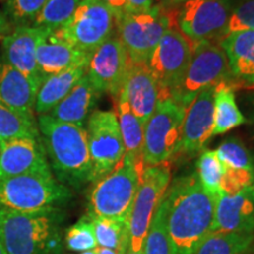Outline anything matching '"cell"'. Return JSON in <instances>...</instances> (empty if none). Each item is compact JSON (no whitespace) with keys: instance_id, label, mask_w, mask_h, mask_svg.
I'll return each mask as SVG.
<instances>
[{"instance_id":"46","label":"cell","mask_w":254,"mask_h":254,"mask_svg":"<svg viewBox=\"0 0 254 254\" xmlns=\"http://www.w3.org/2000/svg\"><path fill=\"white\" fill-rule=\"evenodd\" d=\"M126 254H144V250L142 251H140V252H138V253H134V252H132L131 250H129V247H128V250H127V252H126Z\"/></svg>"},{"instance_id":"25","label":"cell","mask_w":254,"mask_h":254,"mask_svg":"<svg viewBox=\"0 0 254 254\" xmlns=\"http://www.w3.org/2000/svg\"><path fill=\"white\" fill-rule=\"evenodd\" d=\"M117 117L122 132L126 155L142 168H146L144 161V129L145 126L132 112L125 95L120 93L117 98Z\"/></svg>"},{"instance_id":"18","label":"cell","mask_w":254,"mask_h":254,"mask_svg":"<svg viewBox=\"0 0 254 254\" xmlns=\"http://www.w3.org/2000/svg\"><path fill=\"white\" fill-rule=\"evenodd\" d=\"M160 88L147 64L129 65L120 93L125 95L132 112L144 126L154 112Z\"/></svg>"},{"instance_id":"31","label":"cell","mask_w":254,"mask_h":254,"mask_svg":"<svg viewBox=\"0 0 254 254\" xmlns=\"http://www.w3.org/2000/svg\"><path fill=\"white\" fill-rule=\"evenodd\" d=\"M144 254H176L172 240L168 236L166 215L160 204L152 218L150 228L146 236Z\"/></svg>"},{"instance_id":"12","label":"cell","mask_w":254,"mask_h":254,"mask_svg":"<svg viewBox=\"0 0 254 254\" xmlns=\"http://www.w3.org/2000/svg\"><path fill=\"white\" fill-rule=\"evenodd\" d=\"M87 142L92 161V184L107 176L125 157L117 113L95 110L88 117Z\"/></svg>"},{"instance_id":"5","label":"cell","mask_w":254,"mask_h":254,"mask_svg":"<svg viewBox=\"0 0 254 254\" xmlns=\"http://www.w3.org/2000/svg\"><path fill=\"white\" fill-rule=\"evenodd\" d=\"M72 195L71 189L53 176L25 174L0 180V209L31 213L60 208Z\"/></svg>"},{"instance_id":"4","label":"cell","mask_w":254,"mask_h":254,"mask_svg":"<svg viewBox=\"0 0 254 254\" xmlns=\"http://www.w3.org/2000/svg\"><path fill=\"white\" fill-rule=\"evenodd\" d=\"M145 168L125 157L112 172L93 183L88 198V215L128 219Z\"/></svg>"},{"instance_id":"49","label":"cell","mask_w":254,"mask_h":254,"mask_svg":"<svg viewBox=\"0 0 254 254\" xmlns=\"http://www.w3.org/2000/svg\"><path fill=\"white\" fill-rule=\"evenodd\" d=\"M0 151H1V147H0Z\"/></svg>"},{"instance_id":"8","label":"cell","mask_w":254,"mask_h":254,"mask_svg":"<svg viewBox=\"0 0 254 254\" xmlns=\"http://www.w3.org/2000/svg\"><path fill=\"white\" fill-rule=\"evenodd\" d=\"M171 9L174 27L190 43L219 41L226 36L230 0H184Z\"/></svg>"},{"instance_id":"22","label":"cell","mask_w":254,"mask_h":254,"mask_svg":"<svg viewBox=\"0 0 254 254\" xmlns=\"http://www.w3.org/2000/svg\"><path fill=\"white\" fill-rule=\"evenodd\" d=\"M38 87L13 66L0 62V101L28 117H36Z\"/></svg>"},{"instance_id":"16","label":"cell","mask_w":254,"mask_h":254,"mask_svg":"<svg viewBox=\"0 0 254 254\" xmlns=\"http://www.w3.org/2000/svg\"><path fill=\"white\" fill-rule=\"evenodd\" d=\"M215 86L200 91L185 109L180 152L196 153L213 136Z\"/></svg>"},{"instance_id":"15","label":"cell","mask_w":254,"mask_h":254,"mask_svg":"<svg viewBox=\"0 0 254 254\" xmlns=\"http://www.w3.org/2000/svg\"><path fill=\"white\" fill-rule=\"evenodd\" d=\"M0 147V180L25 174L53 176L40 138L13 139Z\"/></svg>"},{"instance_id":"17","label":"cell","mask_w":254,"mask_h":254,"mask_svg":"<svg viewBox=\"0 0 254 254\" xmlns=\"http://www.w3.org/2000/svg\"><path fill=\"white\" fill-rule=\"evenodd\" d=\"M46 28L34 26H15L1 39L2 60L21 72L39 90L41 78L37 65V46Z\"/></svg>"},{"instance_id":"38","label":"cell","mask_w":254,"mask_h":254,"mask_svg":"<svg viewBox=\"0 0 254 254\" xmlns=\"http://www.w3.org/2000/svg\"><path fill=\"white\" fill-rule=\"evenodd\" d=\"M153 7V0H126V13H145Z\"/></svg>"},{"instance_id":"32","label":"cell","mask_w":254,"mask_h":254,"mask_svg":"<svg viewBox=\"0 0 254 254\" xmlns=\"http://www.w3.org/2000/svg\"><path fill=\"white\" fill-rule=\"evenodd\" d=\"M196 176L204 189L212 195H220V182L224 174V166L219 160L217 152L207 150L196 161Z\"/></svg>"},{"instance_id":"41","label":"cell","mask_w":254,"mask_h":254,"mask_svg":"<svg viewBox=\"0 0 254 254\" xmlns=\"http://www.w3.org/2000/svg\"><path fill=\"white\" fill-rule=\"evenodd\" d=\"M9 32H11V24L8 23L5 14L0 12V39L7 36Z\"/></svg>"},{"instance_id":"28","label":"cell","mask_w":254,"mask_h":254,"mask_svg":"<svg viewBox=\"0 0 254 254\" xmlns=\"http://www.w3.org/2000/svg\"><path fill=\"white\" fill-rule=\"evenodd\" d=\"M18 138H40L37 118L25 116L0 101V145Z\"/></svg>"},{"instance_id":"45","label":"cell","mask_w":254,"mask_h":254,"mask_svg":"<svg viewBox=\"0 0 254 254\" xmlns=\"http://www.w3.org/2000/svg\"><path fill=\"white\" fill-rule=\"evenodd\" d=\"M79 254H98V252H97V249H94L90 251H85V252H80Z\"/></svg>"},{"instance_id":"47","label":"cell","mask_w":254,"mask_h":254,"mask_svg":"<svg viewBox=\"0 0 254 254\" xmlns=\"http://www.w3.org/2000/svg\"><path fill=\"white\" fill-rule=\"evenodd\" d=\"M252 105H253V120H254V97L252 98Z\"/></svg>"},{"instance_id":"30","label":"cell","mask_w":254,"mask_h":254,"mask_svg":"<svg viewBox=\"0 0 254 254\" xmlns=\"http://www.w3.org/2000/svg\"><path fill=\"white\" fill-rule=\"evenodd\" d=\"M80 1L81 0H47L31 26L55 32L67 23Z\"/></svg>"},{"instance_id":"2","label":"cell","mask_w":254,"mask_h":254,"mask_svg":"<svg viewBox=\"0 0 254 254\" xmlns=\"http://www.w3.org/2000/svg\"><path fill=\"white\" fill-rule=\"evenodd\" d=\"M37 123L41 142L56 179L75 190L92 183V161L86 128L58 122L49 114L38 116Z\"/></svg>"},{"instance_id":"11","label":"cell","mask_w":254,"mask_h":254,"mask_svg":"<svg viewBox=\"0 0 254 254\" xmlns=\"http://www.w3.org/2000/svg\"><path fill=\"white\" fill-rule=\"evenodd\" d=\"M170 184V163L145 168L129 213V250L132 252L144 250L152 218Z\"/></svg>"},{"instance_id":"48","label":"cell","mask_w":254,"mask_h":254,"mask_svg":"<svg viewBox=\"0 0 254 254\" xmlns=\"http://www.w3.org/2000/svg\"><path fill=\"white\" fill-rule=\"evenodd\" d=\"M0 1H4V2H5V1H6V0H0Z\"/></svg>"},{"instance_id":"23","label":"cell","mask_w":254,"mask_h":254,"mask_svg":"<svg viewBox=\"0 0 254 254\" xmlns=\"http://www.w3.org/2000/svg\"><path fill=\"white\" fill-rule=\"evenodd\" d=\"M100 95L85 74L49 116L58 122L85 127V123L93 112Z\"/></svg>"},{"instance_id":"44","label":"cell","mask_w":254,"mask_h":254,"mask_svg":"<svg viewBox=\"0 0 254 254\" xmlns=\"http://www.w3.org/2000/svg\"><path fill=\"white\" fill-rule=\"evenodd\" d=\"M0 254H7V252H6L5 247H4V244H2L1 239H0Z\"/></svg>"},{"instance_id":"1","label":"cell","mask_w":254,"mask_h":254,"mask_svg":"<svg viewBox=\"0 0 254 254\" xmlns=\"http://www.w3.org/2000/svg\"><path fill=\"white\" fill-rule=\"evenodd\" d=\"M219 196L204 189L196 173L179 177L170 184L160 205L176 254H193L213 231Z\"/></svg>"},{"instance_id":"40","label":"cell","mask_w":254,"mask_h":254,"mask_svg":"<svg viewBox=\"0 0 254 254\" xmlns=\"http://www.w3.org/2000/svg\"><path fill=\"white\" fill-rule=\"evenodd\" d=\"M183 1L184 0H153V7L159 9H170L176 7Z\"/></svg>"},{"instance_id":"43","label":"cell","mask_w":254,"mask_h":254,"mask_svg":"<svg viewBox=\"0 0 254 254\" xmlns=\"http://www.w3.org/2000/svg\"><path fill=\"white\" fill-rule=\"evenodd\" d=\"M249 192L251 196H252L253 201H254V154H252V184H251Z\"/></svg>"},{"instance_id":"36","label":"cell","mask_w":254,"mask_h":254,"mask_svg":"<svg viewBox=\"0 0 254 254\" xmlns=\"http://www.w3.org/2000/svg\"><path fill=\"white\" fill-rule=\"evenodd\" d=\"M254 32V0H240L232 8L226 28V34L234 32Z\"/></svg>"},{"instance_id":"21","label":"cell","mask_w":254,"mask_h":254,"mask_svg":"<svg viewBox=\"0 0 254 254\" xmlns=\"http://www.w3.org/2000/svg\"><path fill=\"white\" fill-rule=\"evenodd\" d=\"M212 232L254 234V201L249 190L234 195L220 194Z\"/></svg>"},{"instance_id":"7","label":"cell","mask_w":254,"mask_h":254,"mask_svg":"<svg viewBox=\"0 0 254 254\" xmlns=\"http://www.w3.org/2000/svg\"><path fill=\"white\" fill-rule=\"evenodd\" d=\"M230 79L228 59L219 41H199L193 44L189 67L171 94L186 109L200 91Z\"/></svg>"},{"instance_id":"10","label":"cell","mask_w":254,"mask_h":254,"mask_svg":"<svg viewBox=\"0 0 254 254\" xmlns=\"http://www.w3.org/2000/svg\"><path fill=\"white\" fill-rule=\"evenodd\" d=\"M116 17L101 0H81L77 9L55 34L72 46L92 55L112 37Z\"/></svg>"},{"instance_id":"37","label":"cell","mask_w":254,"mask_h":254,"mask_svg":"<svg viewBox=\"0 0 254 254\" xmlns=\"http://www.w3.org/2000/svg\"><path fill=\"white\" fill-rule=\"evenodd\" d=\"M252 184V171L224 168L220 182V194L234 195L250 189Z\"/></svg>"},{"instance_id":"35","label":"cell","mask_w":254,"mask_h":254,"mask_svg":"<svg viewBox=\"0 0 254 254\" xmlns=\"http://www.w3.org/2000/svg\"><path fill=\"white\" fill-rule=\"evenodd\" d=\"M47 0H6L5 17L15 26H31Z\"/></svg>"},{"instance_id":"29","label":"cell","mask_w":254,"mask_h":254,"mask_svg":"<svg viewBox=\"0 0 254 254\" xmlns=\"http://www.w3.org/2000/svg\"><path fill=\"white\" fill-rule=\"evenodd\" d=\"M254 234L211 232L193 254H247Z\"/></svg>"},{"instance_id":"27","label":"cell","mask_w":254,"mask_h":254,"mask_svg":"<svg viewBox=\"0 0 254 254\" xmlns=\"http://www.w3.org/2000/svg\"><path fill=\"white\" fill-rule=\"evenodd\" d=\"M88 215V214H87ZM98 246L127 252L129 247V220L91 217Z\"/></svg>"},{"instance_id":"6","label":"cell","mask_w":254,"mask_h":254,"mask_svg":"<svg viewBox=\"0 0 254 254\" xmlns=\"http://www.w3.org/2000/svg\"><path fill=\"white\" fill-rule=\"evenodd\" d=\"M161 87V86H160ZM185 107L170 91L160 88L155 110L145 124L144 161L146 167L168 163L180 152Z\"/></svg>"},{"instance_id":"24","label":"cell","mask_w":254,"mask_h":254,"mask_svg":"<svg viewBox=\"0 0 254 254\" xmlns=\"http://www.w3.org/2000/svg\"><path fill=\"white\" fill-rule=\"evenodd\" d=\"M85 74L86 67H72L44 79L37 93L34 114H49Z\"/></svg>"},{"instance_id":"34","label":"cell","mask_w":254,"mask_h":254,"mask_svg":"<svg viewBox=\"0 0 254 254\" xmlns=\"http://www.w3.org/2000/svg\"><path fill=\"white\" fill-rule=\"evenodd\" d=\"M65 246L71 252H85L98 247L93 224L90 215H85L68 228L65 234Z\"/></svg>"},{"instance_id":"3","label":"cell","mask_w":254,"mask_h":254,"mask_svg":"<svg viewBox=\"0 0 254 254\" xmlns=\"http://www.w3.org/2000/svg\"><path fill=\"white\" fill-rule=\"evenodd\" d=\"M64 219L60 208L31 213L0 209V239L7 254H60Z\"/></svg>"},{"instance_id":"9","label":"cell","mask_w":254,"mask_h":254,"mask_svg":"<svg viewBox=\"0 0 254 254\" xmlns=\"http://www.w3.org/2000/svg\"><path fill=\"white\" fill-rule=\"evenodd\" d=\"M174 26L172 9L153 7L145 13H125L116 21L117 33L131 64H147L161 37Z\"/></svg>"},{"instance_id":"39","label":"cell","mask_w":254,"mask_h":254,"mask_svg":"<svg viewBox=\"0 0 254 254\" xmlns=\"http://www.w3.org/2000/svg\"><path fill=\"white\" fill-rule=\"evenodd\" d=\"M113 12L116 21L126 13V0H101Z\"/></svg>"},{"instance_id":"42","label":"cell","mask_w":254,"mask_h":254,"mask_svg":"<svg viewBox=\"0 0 254 254\" xmlns=\"http://www.w3.org/2000/svg\"><path fill=\"white\" fill-rule=\"evenodd\" d=\"M97 252L98 254H126V252H118V251L105 249V247H100V246L97 247Z\"/></svg>"},{"instance_id":"19","label":"cell","mask_w":254,"mask_h":254,"mask_svg":"<svg viewBox=\"0 0 254 254\" xmlns=\"http://www.w3.org/2000/svg\"><path fill=\"white\" fill-rule=\"evenodd\" d=\"M37 65L41 78L45 79L72 67H86L91 55L72 46L47 30L37 46Z\"/></svg>"},{"instance_id":"33","label":"cell","mask_w":254,"mask_h":254,"mask_svg":"<svg viewBox=\"0 0 254 254\" xmlns=\"http://www.w3.org/2000/svg\"><path fill=\"white\" fill-rule=\"evenodd\" d=\"M215 152L224 168L252 171V154L237 136L222 141Z\"/></svg>"},{"instance_id":"20","label":"cell","mask_w":254,"mask_h":254,"mask_svg":"<svg viewBox=\"0 0 254 254\" xmlns=\"http://www.w3.org/2000/svg\"><path fill=\"white\" fill-rule=\"evenodd\" d=\"M230 65V84L238 88L254 91V32L244 31L226 34L219 40Z\"/></svg>"},{"instance_id":"26","label":"cell","mask_w":254,"mask_h":254,"mask_svg":"<svg viewBox=\"0 0 254 254\" xmlns=\"http://www.w3.org/2000/svg\"><path fill=\"white\" fill-rule=\"evenodd\" d=\"M234 92V88L227 82H220L215 86L213 135L224 134L246 123L236 103Z\"/></svg>"},{"instance_id":"13","label":"cell","mask_w":254,"mask_h":254,"mask_svg":"<svg viewBox=\"0 0 254 254\" xmlns=\"http://www.w3.org/2000/svg\"><path fill=\"white\" fill-rule=\"evenodd\" d=\"M193 43L172 26L165 32L147 62L159 85L170 93L179 85L192 57Z\"/></svg>"},{"instance_id":"14","label":"cell","mask_w":254,"mask_h":254,"mask_svg":"<svg viewBox=\"0 0 254 254\" xmlns=\"http://www.w3.org/2000/svg\"><path fill=\"white\" fill-rule=\"evenodd\" d=\"M129 58L118 37H111L91 55L86 75L100 94L118 98L123 90Z\"/></svg>"}]
</instances>
